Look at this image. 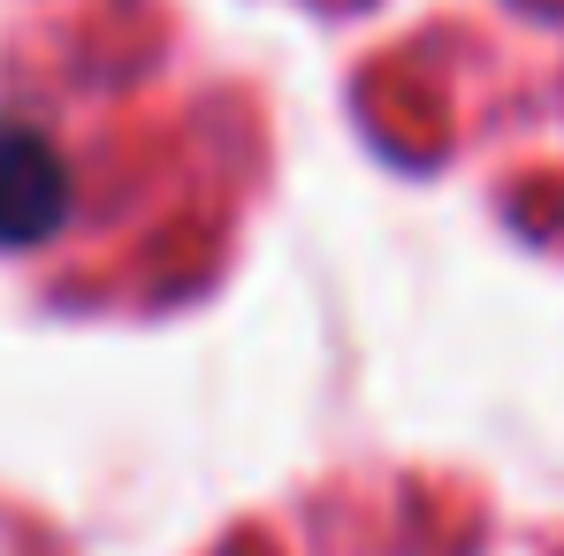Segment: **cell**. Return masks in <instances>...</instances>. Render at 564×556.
I'll use <instances>...</instances> for the list:
<instances>
[{
	"label": "cell",
	"instance_id": "6da1fadb",
	"mask_svg": "<svg viewBox=\"0 0 564 556\" xmlns=\"http://www.w3.org/2000/svg\"><path fill=\"white\" fill-rule=\"evenodd\" d=\"M69 214V168L39 130L0 122V244H39Z\"/></svg>",
	"mask_w": 564,
	"mask_h": 556
}]
</instances>
